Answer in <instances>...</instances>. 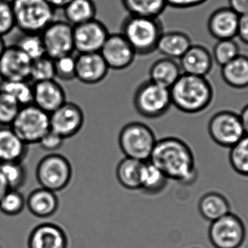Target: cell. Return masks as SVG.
I'll use <instances>...</instances> for the list:
<instances>
[{
  "mask_svg": "<svg viewBox=\"0 0 248 248\" xmlns=\"http://www.w3.org/2000/svg\"><path fill=\"white\" fill-rule=\"evenodd\" d=\"M240 17L230 7H221L210 16L208 31L217 40L234 39L238 34Z\"/></svg>",
  "mask_w": 248,
  "mask_h": 248,
  "instance_id": "cell-18",
  "label": "cell"
},
{
  "mask_svg": "<svg viewBox=\"0 0 248 248\" xmlns=\"http://www.w3.org/2000/svg\"><path fill=\"white\" fill-rule=\"evenodd\" d=\"M182 74L180 65L176 60L164 57L152 64L149 71V80L170 89Z\"/></svg>",
  "mask_w": 248,
  "mask_h": 248,
  "instance_id": "cell-25",
  "label": "cell"
},
{
  "mask_svg": "<svg viewBox=\"0 0 248 248\" xmlns=\"http://www.w3.org/2000/svg\"><path fill=\"white\" fill-rule=\"evenodd\" d=\"M221 77L230 87L235 89L248 87V57L239 55L221 67Z\"/></svg>",
  "mask_w": 248,
  "mask_h": 248,
  "instance_id": "cell-26",
  "label": "cell"
},
{
  "mask_svg": "<svg viewBox=\"0 0 248 248\" xmlns=\"http://www.w3.org/2000/svg\"><path fill=\"white\" fill-rule=\"evenodd\" d=\"M100 53L110 69L122 71L131 66L137 54L122 33H110Z\"/></svg>",
  "mask_w": 248,
  "mask_h": 248,
  "instance_id": "cell-13",
  "label": "cell"
},
{
  "mask_svg": "<svg viewBox=\"0 0 248 248\" xmlns=\"http://www.w3.org/2000/svg\"><path fill=\"white\" fill-rule=\"evenodd\" d=\"M124 8L131 16L159 17L168 7L166 0H122Z\"/></svg>",
  "mask_w": 248,
  "mask_h": 248,
  "instance_id": "cell-30",
  "label": "cell"
},
{
  "mask_svg": "<svg viewBox=\"0 0 248 248\" xmlns=\"http://www.w3.org/2000/svg\"><path fill=\"white\" fill-rule=\"evenodd\" d=\"M237 36L242 42L248 45V13L240 16Z\"/></svg>",
  "mask_w": 248,
  "mask_h": 248,
  "instance_id": "cell-44",
  "label": "cell"
},
{
  "mask_svg": "<svg viewBox=\"0 0 248 248\" xmlns=\"http://www.w3.org/2000/svg\"><path fill=\"white\" fill-rule=\"evenodd\" d=\"M187 33L179 31L163 32L157 43V50L166 58L179 60L192 46Z\"/></svg>",
  "mask_w": 248,
  "mask_h": 248,
  "instance_id": "cell-23",
  "label": "cell"
},
{
  "mask_svg": "<svg viewBox=\"0 0 248 248\" xmlns=\"http://www.w3.org/2000/svg\"><path fill=\"white\" fill-rule=\"evenodd\" d=\"M73 169L68 159L58 154L45 156L38 163L36 177L42 188L54 192L66 188L71 182Z\"/></svg>",
  "mask_w": 248,
  "mask_h": 248,
  "instance_id": "cell-8",
  "label": "cell"
},
{
  "mask_svg": "<svg viewBox=\"0 0 248 248\" xmlns=\"http://www.w3.org/2000/svg\"><path fill=\"white\" fill-rule=\"evenodd\" d=\"M0 174L10 189L19 190L26 182V168L20 162H9L0 164Z\"/></svg>",
  "mask_w": 248,
  "mask_h": 248,
  "instance_id": "cell-34",
  "label": "cell"
},
{
  "mask_svg": "<svg viewBox=\"0 0 248 248\" xmlns=\"http://www.w3.org/2000/svg\"><path fill=\"white\" fill-rule=\"evenodd\" d=\"M201 216L212 223L232 212L231 205L227 197L217 192L205 194L198 202Z\"/></svg>",
  "mask_w": 248,
  "mask_h": 248,
  "instance_id": "cell-24",
  "label": "cell"
},
{
  "mask_svg": "<svg viewBox=\"0 0 248 248\" xmlns=\"http://www.w3.org/2000/svg\"><path fill=\"white\" fill-rule=\"evenodd\" d=\"M32 84L33 104L49 115L67 102L65 90L55 79Z\"/></svg>",
  "mask_w": 248,
  "mask_h": 248,
  "instance_id": "cell-16",
  "label": "cell"
},
{
  "mask_svg": "<svg viewBox=\"0 0 248 248\" xmlns=\"http://www.w3.org/2000/svg\"><path fill=\"white\" fill-rule=\"evenodd\" d=\"M28 246L29 248H68V237L59 226L42 224L32 230Z\"/></svg>",
  "mask_w": 248,
  "mask_h": 248,
  "instance_id": "cell-20",
  "label": "cell"
},
{
  "mask_svg": "<svg viewBox=\"0 0 248 248\" xmlns=\"http://www.w3.org/2000/svg\"><path fill=\"white\" fill-rule=\"evenodd\" d=\"M65 20L72 26L95 19L97 7L93 0H72L63 9Z\"/></svg>",
  "mask_w": 248,
  "mask_h": 248,
  "instance_id": "cell-27",
  "label": "cell"
},
{
  "mask_svg": "<svg viewBox=\"0 0 248 248\" xmlns=\"http://www.w3.org/2000/svg\"><path fill=\"white\" fill-rule=\"evenodd\" d=\"M10 126L0 125V164L9 162L23 163L29 147Z\"/></svg>",
  "mask_w": 248,
  "mask_h": 248,
  "instance_id": "cell-21",
  "label": "cell"
},
{
  "mask_svg": "<svg viewBox=\"0 0 248 248\" xmlns=\"http://www.w3.org/2000/svg\"><path fill=\"white\" fill-rule=\"evenodd\" d=\"M149 161L160 169L169 180L190 185L198 178L193 151L180 138L167 137L157 141Z\"/></svg>",
  "mask_w": 248,
  "mask_h": 248,
  "instance_id": "cell-1",
  "label": "cell"
},
{
  "mask_svg": "<svg viewBox=\"0 0 248 248\" xmlns=\"http://www.w3.org/2000/svg\"><path fill=\"white\" fill-rule=\"evenodd\" d=\"M13 45L24 52L32 61L45 55V47L40 34L21 32Z\"/></svg>",
  "mask_w": 248,
  "mask_h": 248,
  "instance_id": "cell-33",
  "label": "cell"
},
{
  "mask_svg": "<svg viewBox=\"0 0 248 248\" xmlns=\"http://www.w3.org/2000/svg\"><path fill=\"white\" fill-rule=\"evenodd\" d=\"M144 162L125 157L118 165L116 177L123 187L129 190L140 189V176Z\"/></svg>",
  "mask_w": 248,
  "mask_h": 248,
  "instance_id": "cell-29",
  "label": "cell"
},
{
  "mask_svg": "<svg viewBox=\"0 0 248 248\" xmlns=\"http://www.w3.org/2000/svg\"><path fill=\"white\" fill-rule=\"evenodd\" d=\"M109 34L107 26L96 18L74 26V50L78 54L100 52Z\"/></svg>",
  "mask_w": 248,
  "mask_h": 248,
  "instance_id": "cell-12",
  "label": "cell"
},
{
  "mask_svg": "<svg viewBox=\"0 0 248 248\" xmlns=\"http://www.w3.org/2000/svg\"><path fill=\"white\" fill-rule=\"evenodd\" d=\"M239 115H240L246 135H248V103L242 109L241 112Z\"/></svg>",
  "mask_w": 248,
  "mask_h": 248,
  "instance_id": "cell-45",
  "label": "cell"
},
{
  "mask_svg": "<svg viewBox=\"0 0 248 248\" xmlns=\"http://www.w3.org/2000/svg\"><path fill=\"white\" fill-rule=\"evenodd\" d=\"M8 186H7V183H6L5 181L3 179L2 176L0 174V200H1V198L4 197V195H5L6 192L9 190Z\"/></svg>",
  "mask_w": 248,
  "mask_h": 248,
  "instance_id": "cell-47",
  "label": "cell"
},
{
  "mask_svg": "<svg viewBox=\"0 0 248 248\" xmlns=\"http://www.w3.org/2000/svg\"><path fill=\"white\" fill-rule=\"evenodd\" d=\"M32 61L14 45L6 46L0 56L1 81H30Z\"/></svg>",
  "mask_w": 248,
  "mask_h": 248,
  "instance_id": "cell-14",
  "label": "cell"
},
{
  "mask_svg": "<svg viewBox=\"0 0 248 248\" xmlns=\"http://www.w3.org/2000/svg\"><path fill=\"white\" fill-rule=\"evenodd\" d=\"M76 61V79L83 84L101 83L107 77L110 70L100 52L78 54Z\"/></svg>",
  "mask_w": 248,
  "mask_h": 248,
  "instance_id": "cell-17",
  "label": "cell"
},
{
  "mask_svg": "<svg viewBox=\"0 0 248 248\" xmlns=\"http://www.w3.org/2000/svg\"><path fill=\"white\" fill-rule=\"evenodd\" d=\"M26 205L33 216L46 218L57 212L59 200L55 192L41 187L35 189L29 195Z\"/></svg>",
  "mask_w": 248,
  "mask_h": 248,
  "instance_id": "cell-22",
  "label": "cell"
},
{
  "mask_svg": "<svg viewBox=\"0 0 248 248\" xmlns=\"http://www.w3.org/2000/svg\"><path fill=\"white\" fill-rule=\"evenodd\" d=\"M163 26L159 17L128 15L121 28L128 43L137 55H150L157 50V43L163 34Z\"/></svg>",
  "mask_w": 248,
  "mask_h": 248,
  "instance_id": "cell-3",
  "label": "cell"
},
{
  "mask_svg": "<svg viewBox=\"0 0 248 248\" xmlns=\"http://www.w3.org/2000/svg\"><path fill=\"white\" fill-rule=\"evenodd\" d=\"M240 55V48L234 39L217 41L213 50V58L220 66H224Z\"/></svg>",
  "mask_w": 248,
  "mask_h": 248,
  "instance_id": "cell-35",
  "label": "cell"
},
{
  "mask_svg": "<svg viewBox=\"0 0 248 248\" xmlns=\"http://www.w3.org/2000/svg\"><path fill=\"white\" fill-rule=\"evenodd\" d=\"M6 46L7 45H6L5 42H4V37L0 36V56L2 54L4 50L5 49Z\"/></svg>",
  "mask_w": 248,
  "mask_h": 248,
  "instance_id": "cell-48",
  "label": "cell"
},
{
  "mask_svg": "<svg viewBox=\"0 0 248 248\" xmlns=\"http://www.w3.org/2000/svg\"><path fill=\"white\" fill-rule=\"evenodd\" d=\"M26 199L17 189H9L0 200V211L8 216L19 215L26 206Z\"/></svg>",
  "mask_w": 248,
  "mask_h": 248,
  "instance_id": "cell-37",
  "label": "cell"
},
{
  "mask_svg": "<svg viewBox=\"0 0 248 248\" xmlns=\"http://www.w3.org/2000/svg\"><path fill=\"white\" fill-rule=\"evenodd\" d=\"M134 106L144 117L155 119L164 115L172 106L170 89L150 80L141 83L134 96Z\"/></svg>",
  "mask_w": 248,
  "mask_h": 248,
  "instance_id": "cell-6",
  "label": "cell"
},
{
  "mask_svg": "<svg viewBox=\"0 0 248 248\" xmlns=\"http://www.w3.org/2000/svg\"><path fill=\"white\" fill-rule=\"evenodd\" d=\"M16 27L22 33L40 34L53 20L55 10L46 0H10Z\"/></svg>",
  "mask_w": 248,
  "mask_h": 248,
  "instance_id": "cell-4",
  "label": "cell"
},
{
  "mask_svg": "<svg viewBox=\"0 0 248 248\" xmlns=\"http://www.w3.org/2000/svg\"><path fill=\"white\" fill-rule=\"evenodd\" d=\"M207 0H166L167 5L176 9H189L198 7Z\"/></svg>",
  "mask_w": 248,
  "mask_h": 248,
  "instance_id": "cell-42",
  "label": "cell"
},
{
  "mask_svg": "<svg viewBox=\"0 0 248 248\" xmlns=\"http://www.w3.org/2000/svg\"><path fill=\"white\" fill-rule=\"evenodd\" d=\"M169 179L150 161L144 162L140 176V189L147 195H155L166 189Z\"/></svg>",
  "mask_w": 248,
  "mask_h": 248,
  "instance_id": "cell-28",
  "label": "cell"
},
{
  "mask_svg": "<svg viewBox=\"0 0 248 248\" xmlns=\"http://www.w3.org/2000/svg\"><path fill=\"white\" fill-rule=\"evenodd\" d=\"M172 105L189 115L201 113L209 107L214 90L205 77L183 74L170 88Z\"/></svg>",
  "mask_w": 248,
  "mask_h": 248,
  "instance_id": "cell-2",
  "label": "cell"
},
{
  "mask_svg": "<svg viewBox=\"0 0 248 248\" xmlns=\"http://www.w3.org/2000/svg\"><path fill=\"white\" fill-rule=\"evenodd\" d=\"M229 7L242 16L248 13V0H229Z\"/></svg>",
  "mask_w": 248,
  "mask_h": 248,
  "instance_id": "cell-43",
  "label": "cell"
},
{
  "mask_svg": "<svg viewBox=\"0 0 248 248\" xmlns=\"http://www.w3.org/2000/svg\"><path fill=\"white\" fill-rule=\"evenodd\" d=\"M208 131L212 141L223 148L231 149L246 135L240 115L230 110L213 115Z\"/></svg>",
  "mask_w": 248,
  "mask_h": 248,
  "instance_id": "cell-10",
  "label": "cell"
},
{
  "mask_svg": "<svg viewBox=\"0 0 248 248\" xmlns=\"http://www.w3.org/2000/svg\"><path fill=\"white\" fill-rule=\"evenodd\" d=\"M55 79V61L46 55L32 61L30 81L32 83Z\"/></svg>",
  "mask_w": 248,
  "mask_h": 248,
  "instance_id": "cell-36",
  "label": "cell"
},
{
  "mask_svg": "<svg viewBox=\"0 0 248 248\" xmlns=\"http://www.w3.org/2000/svg\"><path fill=\"white\" fill-rule=\"evenodd\" d=\"M229 161L237 174L248 178V135H246L230 149Z\"/></svg>",
  "mask_w": 248,
  "mask_h": 248,
  "instance_id": "cell-32",
  "label": "cell"
},
{
  "mask_svg": "<svg viewBox=\"0 0 248 248\" xmlns=\"http://www.w3.org/2000/svg\"><path fill=\"white\" fill-rule=\"evenodd\" d=\"M50 130L66 139L77 135L84 125L82 109L76 103L65 102L49 115Z\"/></svg>",
  "mask_w": 248,
  "mask_h": 248,
  "instance_id": "cell-15",
  "label": "cell"
},
{
  "mask_svg": "<svg viewBox=\"0 0 248 248\" xmlns=\"http://www.w3.org/2000/svg\"><path fill=\"white\" fill-rule=\"evenodd\" d=\"M64 139L56 132L49 130L39 142L40 147L46 151H55L63 145Z\"/></svg>",
  "mask_w": 248,
  "mask_h": 248,
  "instance_id": "cell-41",
  "label": "cell"
},
{
  "mask_svg": "<svg viewBox=\"0 0 248 248\" xmlns=\"http://www.w3.org/2000/svg\"><path fill=\"white\" fill-rule=\"evenodd\" d=\"M45 55L53 60L71 55L75 51L74 26L65 20H55L40 33Z\"/></svg>",
  "mask_w": 248,
  "mask_h": 248,
  "instance_id": "cell-11",
  "label": "cell"
},
{
  "mask_svg": "<svg viewBox=\"0 0 248 248\" xmlns=\"http://www.w3.org/2000/svg\"><path fill=\"white\" fill-rule=\"evenodd\" d=\"M20 108L11 96L0 90V125L10 126Z\"/></svg>",
  "mask_w": 248,
  "mask_h": 248,
  "instance_id": "cell-38",
  "label": "cell"
},
{
  "mask_svg": "<svg viewBox=\"0 0 248 248\" xmlns=\"http://www.w3.org/2000/svg\"><path fill=\"white\" fill-rule=\"evenodd\" d=\"M0 90L11 96L20 107L33 103V84L29 81H1Z\"/></svg>",
  "mask_w": 248,
  "mask_h": 248,
  "instance_id": "cell-31",
  "label": "cell"
},
{
  "mask_svg": "<svg viewBox=\"0 0 248 248\" xmlns=\"http://www.w3.org/2000/svg\"><path fill=\"white\" fill-rule=\"evenodd\" d=\"M213 58L205 46L192 45L179 59V65L183 74L206 77L212 69Z\"/></svg>",
  "mask_w": 248,
  "mask_h": 248,
  "instance_id": "cell-19",
  "label": "cell"
},
{
  "mask_svg": "<svg viewBox=\"0 0 248 248\" xmlns=\"http://www.w3.org/2000/svg\"><path fill=\"white\" fill-rule=\"evenodd\" d=\"M156 142L151 128L141 122L127 124L119 134V147L124 155L139 161L150 160Z\"/></svg>",
  "mask_w": 248,
  "mask_h": 248,
  "instance_id": "cell-5",
  "label": "cell"
},
{
  "mask_svg": "<svg viewBox=\"0 0 248 248\" xmlns=\"http://www.w3.org/2000/svg\"><path fill=\"white\" fill-rule=\"evenodd\" d=\"M16 28L10 0H0V36L4 37Z\"/></svg>",
  "mask_w": 248,
  "mask_h": 248,
  "instance_id": "cell-40",
  "label": "cell"
},
{
  "mask_svg": "<svg viewBox=\"0 0 248 248\" xmlns=\"http://www.w3.org/2000/svg\"><path fill=\"white\" fill-rule=\"evenodd\" d=\"M246 233L244 221L231 212L211 223L208 239L214 248H240L246 240Z\"/></svg>",
  "mask_w": 248,
  "mask_h": 248,
  "instance_id": "cell-9",
  "label": "cell"
},
{
  "mask_svg": "<svg viewBox=\"0 0 248 248\" xmlns=\"http://www.w3.org/2000/svg\"><path fill=\"white\" fill-rule=\"evenodd\" d=\"M72 0H46L55 10H62Z\"/></svg>",
  "mask_w": 248,
  "mask_h": 248,
  "instance_id": "cell-46",
  "label": "cell"
},
{
  "mask_svg": "<svg viewBox=\"0 0 248 248\" xmlns=\"http://www.w3.org/2000/svg\"><path fill=\"white\" fill-rule=\"evenodd\" d=\"M10 127L27 145L39 144L50 130L49 115L32 103L20 108Z\"/></svg>",
  "mask_w": 248,
  "mask_h": 248,
  "instance_id": "cell-7",
  "label": "cell"
},
{
  "mask_svg": "<svg viewBox=\"0 0 248 248\" xmlns=\"http://www.w3.org/2000/svg\"><path fill=\"white\" fill-rule=\"evenodd\" d=\"M55 61V78L69 82L76 79L77 61L73 54L61 57Z\"/></svg>",
  "mask_w": 248,
  "mask_h": 248,
  "instance_id": "cell-39",
  "label": "cell"
}]
</instances>
